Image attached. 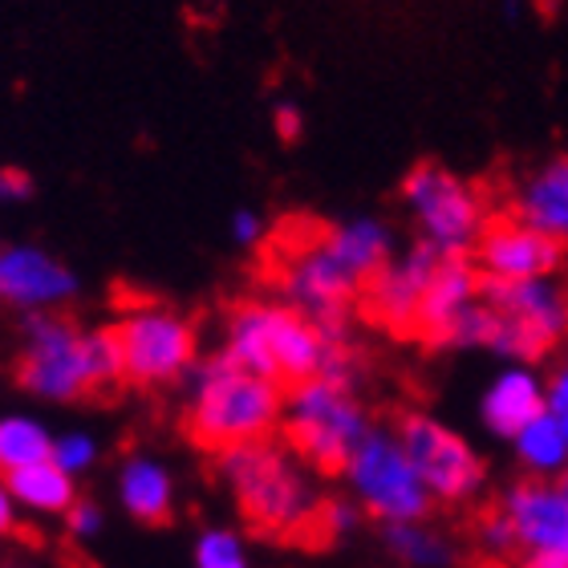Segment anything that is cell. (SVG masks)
Segmentation results:
<instances>
[{
	"label": "cell",
	"mask_w": 568,
	"mask_h": 568,
	"mask_svg": "<svg viewBox=\"0 0 568 568\" xmlns=\"http://www.w3.org/2000/svg\"><path fill=\"white\" fill-rule=\"evenodd\" d=\"M215 467L236 499L240 516L256 532L276 540H301L317 532V516L325 504L317 471L288 443L261 438V443L220 450Z\"/></svg>",
	"instance_id": "1"
},
{
	"label": "cell",
	"mask_w": 568,
	"mask_h": 568,
	"mask_svg": "<svg viewBox=\"0 0 568 568\" xmlns=\"http://www.w3.org/2000/svg\"><path fill=\"white\" fill-rule=\"evenodd\" d=\"M183 415H187L191 438L207 450H232L244 443H261L281 430L284 418V386L261 378L240 362L215 349L200 357L187 378Z\"/></svg>",
	"instance_id": "2"
},
{
	"label": "cell",
	"mask_w": 568,
	"mask_h": 568,
	"mask_svg": "<svg viewBox=\"0 0 568 568\" xmlns=\"http://www.w3.org/2000/svg\"><path fill=\"white\" fill-rule=\"evenodd\" d=\"M17 378L41 403H78L85 394L122 382L114 329H82L65 313H37L21 321Z\"/></svg>",
	"instance_id": "3"
},
{
	"label": "cell",
	"mask_w": 568,
	"mask_h": 568,
	"mask_svg": "<svg viewBox=\"0 0 568 568\" xmlns=\"http://www.w3.org/2000/svg\"><path fill=\"white\" fill-rule=\"evenodd\" d=\"M345 342H354V337H333L317 321H308L305 313L284 305L281 296L276 301L256 296V301H244L227 313L220 349L261 378L296 386V382L321 378L333 349Z\"/></svg>",
	"instance_id": "4"
},
{
	"label": "cell",
	"mask_w": 568,
	"mask_h": 568,
	"mask_svg": "<svg viewBox=\"0 0 568 568\" xmlns=\"http://www.w3.org/2000/svg\"><path fill=\"white\" fill-rule=\"evenodd\" d=\"M281 430L313 471H342L349 455L362 447V438L374 430V423L354 386L308 378L284 390Z\"/></svg>",
	"instance_id": "5"
},
{
	"label": "cell",
	"mask_w": 568,
	"mask_h": 568,
	"mask_svg": "<svg viewBox=\"0 0 568 568\" xmlns=\"http://www.w3.org/2000/svg\"><path fill=\"white\" fill-rule=\"evenodd\" d=\"M403 207L418 244L443 256H471L487 220V203L475 183L443 163H418L403 179Z\"/></svg>",
	"instance_id": "6"
},
{
	"label": "cell",
	"mask_w": 568,
	"mask_h": 568,
	"mask_svg": "<svg viewBox=\"0 0 568 568\" xmlns=\"http://www.w3.org/2000/svg\"><path fill=\"white\" fill-rule=\"evenodd\" d=\"M342 479L349 487V499L366 516H374L382 528L386 524L426 520L435 508V499H430L423 475L406 455L398 430H386V426H374L362 438V447L342 467Z\"/></svg>",
	"instance_id": "7"
},
{
	"label": "cell",
	"mask_w": 568,
	"mask_h": 568,
	"mask_svg": "<svg viewBox=\"0 0 568 568\" xmlns=\"http://www.w3.org/2000/svg\"><path fill=\"white\" fill-rule=\"evenodd\" d=\"M484 296L491 305L487 354L532 366L568 337V288L557 276L516 284L484 281Z\"/></svg>",
	"instance_id": "8"
},
{
	"label": "cell",
	"mask_w": 568,
	"mask_h": 568,
	"mask_svg": "<svg viewBox=\"0 0 568 568\" xmlns=\"http://www.w3.org/2000/svg\"><path fill=\"white\" fill-rule=\"evenodd\" d=\"M114 337L122 354V378L134 386H175L200 362V333L183 313L159 301L126 305L114 317Z\"/></svg>",
	"instance_id": "9"
},
{
	"label": "cell",
	"mask_w": 568,
	"mask_h": 568,
	"mask_svg": "<svg viewBox=\"0 0 568 568\" xmlns=\"http://www.w3.org/2000/svg\"><path fill=\"white\" fill-rule=\"evenodd\" d=\"M276 288H281L284 305L317 321L333 337H349V313L366 293V284L333 256L321 232L284 252L276 264Z\"/></svg>",
	"instance_id": "10"
},
{
	"label": "cell",
	"mask_w": 568,
	"mask_h": 568,
	"mask_svg": "<svg viewBox=\"0 0 568 568\" xmlns=\"http://www.w3.org/2000/svg\"><path fill=\"white\" fill-rule=\"evenodd\" d=\"M398 438L435 504H467L484 491L487 467L479 450L447 423L430 415H406L398 423Z\"/></svg>",
	"instance_id": "11"
},
{
	"label": "cell",
	"mask_w": 568,
	"mask_h": 568,
	"mask_svg": "<svg viewBox=\"0 0 568 568\" xmlns=\"http://www.w3.org/2000/svg\"><path fill=\"white\" fill-rule=\"evenodd\" d=\"M82 293V281L58 252L41 244H0V305L37 317V313H61Z\"/></svg>",
	"instance_id": "12"
},
{
	"label": "cell",
	"mask_w": 568,
	"mask_h": 568,
	"mask_svg": "<svg viewBox=\"0 0 568 568\" xmlns=\"http://www.w3.org/2000/svg\"><path fill=\"white\" fill-rule=\"evenodd\" d=\"M471 261L479 276L491 284L545 281V276H557L560 261H565V244L524 224L520 215H508V220H491L484 227Z\"/></svg>",
	"instance_id": "13"
},
{
	"label": "cell",
	"mask_w": 568,
	"mask_h": 568,
	"mask_svg": "<svg viewBox=\"0 0 568 568\" xmlns=\"http://www.w3.org/2000/svg\"><path fill=\"white\" fill-rule=\"evenodd\" d=\"M438 261H443V252L426 248L418 240L410 248L394 252V261L369 276L366 293H362L369 321L390 333H418L426 288H430Z\"/></svg>",
	"instance_id": "14"
},
{
	"label": "cell",
	"mask_w": 568,
	"mask_h": 568,
	"mask_svg": "<svg viewBox=\"0 0 568 568\" xmlns=\"http://www.w3.org/2000/svg\"><path fill=\"white\" fill-rule=\"evenodd\" d=\"M520 552H568V487L560 479H524L499 499Z\"/></svg>",
	"instance_id": "15"
},
{
	"label": "cell",
	"mask_w": 568,
	"mask_h": 568,
	"mask_svg": "<svg viewBox=\"0 0 568 568\" xmlns=\"http://www.w3.org/2000/svg\"><path fill=\"white\" fill-rule=\"evenodd\" d=\"M545 415V378L536 366L504 362L479 394V423L496 438H516L532 418Z\"/></svg>",
	"instance_id": "16"
},
{
	"label": "cell",
	"mask_w": 568,
	"mask_h": 568,
	"mask_svg": "<svg viewBox=\"0 0 568 568\" xmlns=\"http://www.w3.org/2000/svg\"><path fill=\"white\" fill-rule=\"evenodd\" d=\"M484 296V276L475 268L471 256H443L430 276L423 301V317H418V337L430 345H443L447 329Z\"/></svg>",
	"instance_id": "17"
},
{
	"label": "cell",
	"mask_w": 568,
	"mask_h": 568,
	"mask_svg": "<svg viewBox=\"0 0 568 568\" xmlns=\"http://www.w3.org/2000/svg\"><path fill=\"white\" fill-rule=\"evenodd\" d=\"M114 491H119L122 511L139 524H166L171 511H175L179 487L175 475L159 455H126L119 467V479H114Z\"/></svg>",
	"instance_id": "18"
},
{
	"label": "cell",
	"mask_w": 568,
	"mask_h": 568,
	"mask_svg": "<svg viewBox=\"0 0 568 568\" xmlns=\"http://www.w3.org/2000/svg\"><path fill=\"white\" fill-rule=\"evenodd\" d=\"M321 240L329 244V252L349 268L362 284H369V276L386 268L398 252V236L394 227L378 215H349V220H337L321 232Z\"/></svg>",
	"instance_id": "19"
},
{
	"label": "cell",
	"mask_w": 568,
	"mask_h": 568,
	"mask_svg": "<svg viewBox=\"0 0 568 568\" xmlns=\"http://www.w3.org/2000/svg\"><path fill=\"white\" fill-rule=\"evenodd\" d=\"M516 215L536 232L568 244V154L536 166L516 191Z\"/></svg>",
	"instance_id": "20"
},
{
	"label": "cell",
	"mask_w": 568,
	"mask_h": 568,
	"mask_svg": "<svg viewBox=\"0 0 568 568\" xmlns=\"http://www.w3.org/2000/svg\"><path fill=\"white\" fill-rule=\"evenodd\" d=\"M4 484L12 491V504L29 516H65L78 504V479L61 471L53 459L4 475Z\"/></svg>",
	"instance_id": "21"
},
{
	"label": "cell",
	"mask_w": 568,
	"mask_h": 568,
	"mask_svg": "<svg viewBox=\"0 0 568 568\" xmlns=\"http://www.w3.org/2000/svg\"><path fill=\"white\" fill-rule=\"evenodd\" d=\"M511 447H516V459L532 479H557V475L568 471V435L548 410L524 426L520 435L511 438Z\"/></svg>",
	"instance_id": "22"
},
{
	"label": "cell",
	"mask_w": 568,
	"mask_h": 568,
	"mask_svg": "<svg viewBox=\"0 0 568 568\" xmlns=\"http://www.w3.org/2000/svg\"><path fill=\"white\" fill-rule=\"evenodd\" d=\"M382 545H386V552L406 568H450L455 565V545H450L438 528H430L426 520L386 524V528H382Z\"/></svg>",
	"instance_id": "23"
},
{
	"label": "cell",
	"mask_w": 568,
	"mask_h": 568,
	"mask_svg": "<svg viewBox=\"0 0 568 568\" xmlns=\"http://www.w3.org/2000/svg\"><path fill=\"white\" fill-rule=\"evenodd\" d=\"M53 450V430L33 415H0V475L45 463Z\"/></svg>",
	"instance_id": "24"
},
{
	"label": "cell",
	"mask_w": 568,
	"mask_h": 568,
	"mask_svg": "<svg viewBox=\"0 0 568 568\" xmlns=\"http://www.w3.org/2000/svg\"><path fill=\"white\" fill-rule=\"evenodd\" d=\"M191 565L195 568H252V552L248 540L227 528V524H212L195 536L191 545Z\"/></svg>",
	"instance_id": "25"
},
{
	"label": "cell",
	"mask_w": 568,
	"mask_h": 568,
	"mask_svg": "<svg viewBox=\"0 0 568 568\" xmlns=\"http://www.w3.org/2000/svg\"><path fill=\"white\" fill-rule=\"evenodd\" d=\"M49 459L58 463L65 475H85L94 471L98 459H102V443H98V435H90V430H82V426H70V430H61V435H53V450H49Z\"/></svg>",
	"instance_id": "26"
},
{
	"label": "cell",
	"mask_w": 568,
	"mask_h": 568,
	"mask_svg": "<svg viewBox=\"0 0 568 568\" xmlns=\"http://www.w3.org/2000/svg\"><path fill=\"white\" fill-rule=\"evenodd\" d=\"M366 511L357 508L349 496H325L321 504V516H317V540H342V536L357 532V524H362Z\"/></svg>",
	"instance_id": "27"
},
{
	"label": "cell",
	"mask_w": 568,
	"mask_h": 568,
	"mask_svg": "<svg viewBox=\"0 0 568 568\" xmlns=\"http://www.w3.org/2000/svg\"><path fill=\"white\" fill-rule=\"evenodd\" d=\"M479 545H484L487 557H516L520 548H516V532H511V524L504 520V511H491L479 520Z\"/></svg>",
	"instance_id": "28"
},
{
	"label": "cell",
	"mask_w": 568,
	"mask_h": 568,
	"mask_svg": "<svg viewBox=\"0 0 568 568\" xmlns=\"http://www.w3.org/2000/svg\"><path fill=\"white\" fill-rule=\"evenodd\" d=\"M65 528H70L78 540H94L106 528V511L98 508L94 499H78L70 511H65Z\"/></svg>",
	"instance_id": "29"
},
{
	"label": "cell",
	"mask_w": 568,
	"mask_h": 568,
	"mask_svg": "<svg viewBox=\"0 0 568 568\" xmlns=\"http://www.w3.org/2000/svg\"><path fill=\"white\" fill-rule=\"evenodd\" d=\"M227 236L236 248H256L264 240V215L256 207H236L232 220H227Z\"/></svg>",
	"instance_id": "30"
},
{
	"label": "cell",
	"mask_w": 568,
	"mask_h": 568,
	"mask_svg": "<svg viewBox=\"0 0 568 568\" xmlns=\"http://www.w3.org/2000/svg\"><path fill=\"white\" fill-rule=\"evenodd\" d=\"M545 410L565 426L568 435V357L545 378Z\"/></svg>",
	"instance_id": "31"
},
{
	"label": "cell",
	"mask_w": 568,
	"mask_h": 568,
	"mask_svg": "<svg viewBox=\"0 0 568 568\" xmlns=\"http://www.w3.org/2000/svg\"><path fill=\"white\" fill-rule=\"evenodd\" d=\"M29 200H33V179L21 166L0 163V207H21Z\"/></svg>",
	"instance_id": "32"
},
{
	"label": "cell",
	"mask_w": 568,
	"mask_h": 568,
	"mask_svg": "<svg viewBox=\"0 0 568 568\" xmlns=\"http://www.w3.org/2000/svg\"><path fill=\"white\" fill-rule=\"evenodd\" d=\"M273 126L276 134H281L284 142L301 139V131H305V110H301V102H293V98H281L273 106Z\"/></svg>",
	"instance_id": "33"
},
{
	"label": "cell",
	"mask_w": 568,
	"mask_h": 568,
	"mask_svg": "<svg viewBox=\"0 0 568 568\" xmlns=\"http://www.w3.org/2000/svg\"><path fill=\"white\" fill-rule=\"evenodd\" d=\"M17 516H21V508L12 504V491L4 484V475H0V536H9L17 528Z\"/></svg>",
	"instance_id": "34"
},
{
	"label": "cell",
	"mask_w": 568,
	"mask_h": 568,
	"mask_svg": "<svg viewBox=\"0 0 568 568\" xmlns=\"http://www.w3.org/2000/svg\"><path fill=\"white\" fill-rule=\"evenodd\" d=\"M516 568H568V552H520Z\"/></svg>",
	"instance_id": "35"
},
{
	"label": "cell",
	"mask_w": 568,
	"mask_h": 568,
	"mask_svg": "<svg viewBox=\"0 0 568 568\" xmlns=\"http://www.w3.org/2000/svg\"><path fill=\"white\" fill-rule=\"evenodd\" d=\"M524 4H528V0H504V12H508V17H520Z\"/></svg>",
	"instance_id": "36"
},
{
	"label": "cell",
	"mask_w": 568,
	"mask_h": 568,
	"mask_svg": "<svg viewBox=\"0 0 568 568\" xmlns=\"http://www.w3.org/2000/svg\"><path fill=\"white\" fill-rule=\"evenodd\" d=\"M560 484H565V487H568V471H565V475H560Z\"/></svg>",
	"instance_id": "37"
}]
</instances>
